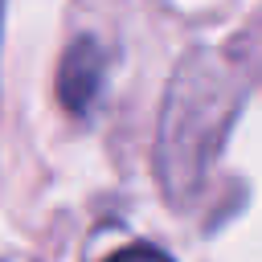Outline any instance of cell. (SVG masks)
I'll use <instances>...</instances> for the list:
<instances>
[{"label": "cell", "instance_id": "6da1fadb", "mask_svg": "<svg viewBox=\"0 0 262 262\" xmlns=\"http://www.w3.org/2000/svg\"><path fill=\"white\" fill-rule=\"evenodd\" d=\"M242 94L246 82L237 66L217 49H192L176 66L156 135V172L176 205H184L201 188L242 106Z\"/></svg>", "mask_w": 262, "mask_h": 262}, {"label": "cell", "instance_id": "7a4b0ae2", "mask_svg": "<svg viewBox=\"0 0 262 262\" xmlns=\"http://www.w3.org/2000/svg\"><path fill=\"white\" fill-rule=\"evenodd\" d=\"M102 86V49L90 37H78L66 53H61V70H57V98L66 111L82 115L94 94Z\"/></svg>", "mask_w": 262, "mask_h": 262}, {"label": "cell", "instance_id": "3957f363", "mask_svg": "<svg viewBox=\"0 0 262 262\" xmlns=\"http://www.w3.org/2000/svg\"><path fill=\"white\" fill-rule=\"evenodd\" d=\"M102 262H172L164 250H156V246H147V242H135V246H127V250H119V254H111V258H102Z\"/></svg>", "mask_w": 262, "mask_h": 262}]
</instances>
